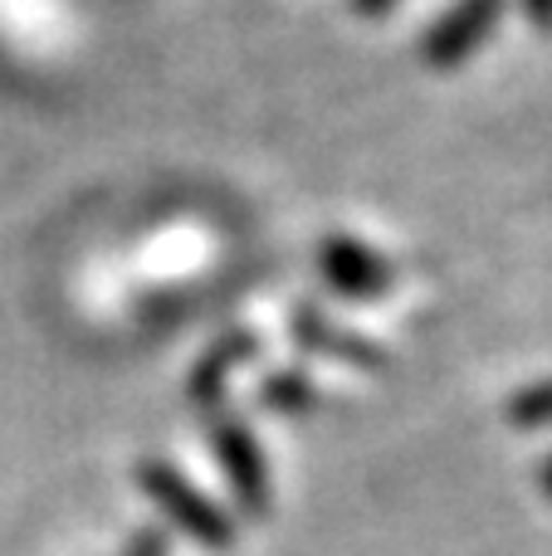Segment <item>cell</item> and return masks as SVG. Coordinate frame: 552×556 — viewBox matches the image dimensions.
Returning a JSON list of instances; mask_svg holds the SVG:
<instances>
[{
	"label": "cell",
	"mask_w": 552,
	"mask_h": 556,
	"mask_svg": "<svg viewBox=\"0 0 552 556\" xmlns=\"http://www.w3.org/2000/svg\"><path fill=\"white\" fill-rule=\"evenodd\" d=\"M205 434H211L215 464H221V473L230 479L240 513H244V518H269V508H274L269 464H264L254 434L244 430L230 410H211V415H205Z\"/></svg>",
	"instance_id": "cell-1"
},
{
	"label": "cell",
	"mask_w": 552,
	"mask_h": 556,
	"mask_svg": "<svg viewBox=\"0 0 552 556\" xmlns=\"http://www.w3.org/2000/svg\"><path fill=\"white\" fill-rule=\"evenodd\" d=\"M137 483H142L147 498H152L191 542H201V547H211V552H230L235 547L230 518H225L211 498H201V493H196L191 483L172 469V464H152V459L137 464Z\"/></svg>",
	"instance_id": "cell-2"
},
{
	"label": "cell",
	"mask_w": 552,
	"mask_h": 556,
	"mask_svg": "<svg viewBox=\"0 0 552 556\" xmlns=\"http://www.w3.org/2000/svg\"><path fill=\"white\" fill-rule=\"evenodd\" d=\"M499 15H504V0H455V5L421 35V64L436 68V74L460 68L489 35H494Z\"/></svg>",
	"instance_id": "cell-3"
},
{
	"label": "cell",
	"mask_w": 552,
	"mask_h": 556,
	"mask_svg": "<svg viewBox=\"0 0 552 556\" xmlns=\"http://www.w3.org/2000/svg\"><path fill=\"white\" fill-rule=\"evenodd\" d=\"M318 269L328 278L333 293L357 298V303H372V298H381L397 283V269H391L377 250L348 240V235H328V240L318 244Z\"/></svg>",
	"instance_id": "cell-4"
},
{
	"label": "cell",
	"mask_w": 552,
	"mask_h": 556,
	"mask_svg": "<svg viewBox=\"0 0 552 556\" xmlns=\"http://www.w3.org/2000/svg\"><path fill=\"white\" fill-rule=\"evenodd\" d=\"M254 356H260V337H254V332H230V337H221V342H215L211 352L196 362L191 386H186V395L196 401V410H201V415L225 410V381H230V366L254 362Z\"/></svg>",
	"instance_id": "cell-5"
},
{
	"label": "cell",
	"mask_w": 552,
	"mask_h": 556,
	"mask_svg": "<svg viewBox=\"0 0 552 556\" xmlns=\"http://www.w3.org/2000/svg\"><path fill=\"white\" fill-rule=\"evenodd\" d=\"M293 337H299V346H309V352L338 356V362L381 366V352H377V346H367L357 332H342V327H333L328 317L318 313V307H299V313H293Z\"/></svg>",
	"instance_id": "cell-6"
},
{
	"label": "cell",
	"mask_w": 552,
	"mask_h": 556,
	"mask_svg": "<svg viewBox=\"0 0 552 556\" xmlns=\"http://www.w3.org/2000/svg\"><path fill=\"white\" fill-rule=\"evenodd\" d=\"M260 401L269 405L274 415H309L313 405H318V391H313V381L303 371H279L260 386Z\"/></svg>",
	"instance_id": "cell-7"
},
{
	"label": "cell",
	"mask_w": 552,
	"mask_h": 556,
	"mask_svg": "<svg viewBox=\"0 0 552 556\" xmlns=\"http://www.w3.org/2000/svg\"><path fill=\"white\" fill-rule=\"evenodd\" d=\"M509 425L514 430H543V425H552V376L509 401Z\"/></svg>",
	"instance_id": "cell-8"
},
{
	"label": "cell",
	"mask_w": 552,
	"mask_h": 556,
	"mask_svg": "<svg viewBox=\"0 0 552 556\" xmlns=\"http://www.w3.org/2000/svg\"><path fill=\"white\" fill-rule=\"evenodd\" d=\"M127 556H172V542H166V532L147 528V532H137V538H133Z\"/></svg>",
	"instance_id": "cell-9"
},
{
	"label": "cell",
	"mask_w": 552,
	"mask_h": 556,
	"mask_svg": "<svg viewBox=\"0 0 552 556\" xmlns=\"http://www.w3.org/2000/svg\"><path fill=\"white\" fill-rule=\"evenodd\" d=\"M524 15L538 35H552V0H524Z\"/></svg>",
	"instance_id": "cell-10"
},
{
	"label": "cell",
	"mask_w": 552,
	"mask_h": 556,
	"mask_svg": "<svg viewBox=\"0 0 552 556\" xmlns=\"http://www.w3.org/2000/svg\"><path fill=\"white\" fill-rule=\"evenodd\" d=\"M391 5H397V0H352V10H357V15H387Z\"/></svg>",
	"instance_id": "cell-11"
},
{
	"label": "cell",
	"mask_w": 552,
	"mask_h": 556,
	"mask_svg": "<svg viewBox=\"0 0 552 556\" xmlns=\"http://www.w3.org/2000/svg\"><path fill=\"white\" fill-rule=\"evenodd\" d=\"M538 483H543V493H548V498H552V459L543 464V473H538Z\"/></svg>",
	"instance_id": "cell-12"
}]
</instances>
